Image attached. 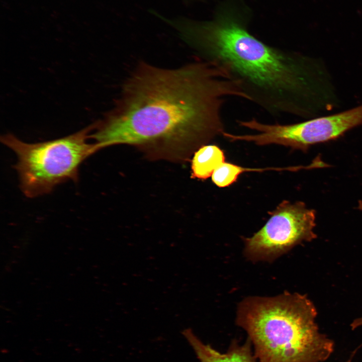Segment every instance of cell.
I'll return each instance as SVG.
<instances>
[{
  "instance_id": "cell-2",
  "label": "cell",
  "mask_w": 362,
  "mask_h": 362,
  "mask_svg": "<svg viewBox=\"0 0 362 362\" xmlns=\"http://www.w3.org/2000/svg\"><path fill=\"white\" fill-rule=\"evenodd\" d=\"M233 4L222 5L210 20L186 19L179 36L200 60L223 71L246 100L270 116L307 118L326 109L333 92L317 60L256 38L246 15Z\"/></svg>"
},
{
  "instance_id": "cell-6",
  "label": "cell",
  "mask_w": 362,
  "mask_h": 362,
  "mask_svg": "<svg viewBox=\"0 0 362 362\" xmlns=\"http://www.w3.org/2000/svg\"><path fill=\"white\" fill-rule=\"evenodd\" d=\"M266 224L249 238H244V254L252 261H273L303 241L316 238V212L301 201H283Z\"/></svg>"
},
{
  "instance_id": "cell-3",
  "label": "cell",
  "mask_w": 362,
  "mask_h": 362,
  "mask_svg": "<svg viewBox=\"0 0 362 362\" xmlns=\"http://www.w3.org/2000/svg\"><path fill=\"white\" fill-rule=\"evenodd\" d=\"M317 311L305 295L249 297L238 305L236 323L246 331L259 362H322L334 342L320 332Z\"/></svg>"
},
{
  "instance_id": "cell-5",
  "label": "cell",
  "mask_w": 362,
  "mask_h": 362,
  "mask_svg": "<svg viewBox=\"0 0 362 362\" xmlns=\"http://www.w3.org/2000/svg\"><path fill=\"white\" fill-rule=\"evenodd\" d=\"M242 127L254 131V134L230 133V141H244L257 145L277 144L306 152L312 145L337 139L362 125V105L328 116L289 124H267L254 118L237 120Z\"/></svg>"
},
{
  "instance_id": "cell-11",
  "label": "cell",
  "mask_w": 362,
  "mask_h": 362,
  "mask_svg": "<svg viewBox=\"0 0 362 362\" xmlns=\"http://www.w3.org/2000/svg\"><path fill=\"white\" fill-rule=\"evenodd\" d=\"M355 351H356V350H355L354 351V352L352 354V355H351V357H350V358H349L348 359H347L346 361H344V362H351V359H352V358L353 357L354 354H355Z\"/></svg>"
},
{
  "instance_id": "cell-1",
  "label": "cell",
  "mask_w": 362,
  "mask_h": 362,
  "mask_svg": "<svg viewBox=\"0 0 362 362\" xmlns=\"http://www.w3.org/2000/svg\"><path fill=\"white\" fill-rule=\"evenodd\" d=\"M245 99L222 70L200 60L176 68L139 63L90 135L99 150L127 144L149 158L184 161L222 135L226 99Z\"/></svg>"
},
{
  "instance_id": "cell-7",
  "label": "cell",
  "mask_w": 362,
  "mask_h": 362,
  "mask_svg": "<svg viewBox=\"0 0 362 362\" xmlns=\"http://www.w3.org/2000/svg\"><path fill=\"white\" fill-rule=\"evenodd\" d=\"M182 334L200 362H256L252 343L248 337L242 344L236 339L233 340L227 352L221 353L202 342L190 328L184 329Z\"/></svg>"
},
{
  "instance_id": "cell-8",
  "label": "cell",
  "mask_w": 362,
  "mask_h": 362,
  "mask_svg": "<svg viewBox=\"0 0 362 362\" xmlns=\"http://www.w3.org/2000/svg\"><path fill=\"white\" fill-rule=\"evenodd\" d=\"M224 151L216 145H204L194 154L192 177L205 180L212 176L215 170L225 162Z\"/></svg>"
},
{
  "instance_id": "cell-4",
  "label": "cell",
  "mask_w": 362,
  "mask_h": 362,
  "mask_svg": "<svg viewBox=\"0 0 362 362\" xmlns=\"http://www.w3.org/2000/svg\"><path fill=\"white\" fill-rule=\"evenodd\" d=\"M96 122L68 136L44 142L28 143L12 134L1 137V142L16 154L14 168L20 189L28 198L51 193L58 185L77 182L80 164L99 149L88 142Z\"/></svg>"
},
{
  "instance_id": "cell-9",
  "label": "cell",
  "mask_w": 362,
  "mask_h": 362,
  "mask_svg": "<svg viewBox=\"0 0 362 362\" xmlns=\"http://www.w3.org/2000/svg\"><path fill=\"white\" fill-rule=\"evenodd\" d=\"M246 170L245 168L225 161L215 170L212 180L220 188L226 187L236 182L239 176Z\"/></svg>"
},
{
  "instance_id": "cell-10",
  "label": "cell",
  "mask_w": 362,
  "mask_h": 362,
  "mask_svg": "<svg viewBox=\"0 0 362 362\" xmlns=\"http://www.w3.org/2000/svg\"><path fill=\"white\" fill-rule=\"evenodd\" d=\"M358 208L359 210L362 211V201H360L358 202ZM362 325V317L358 318L354 320V321L350 324V326L352 329H354Z\"/></svg>"
}]
</instances>
